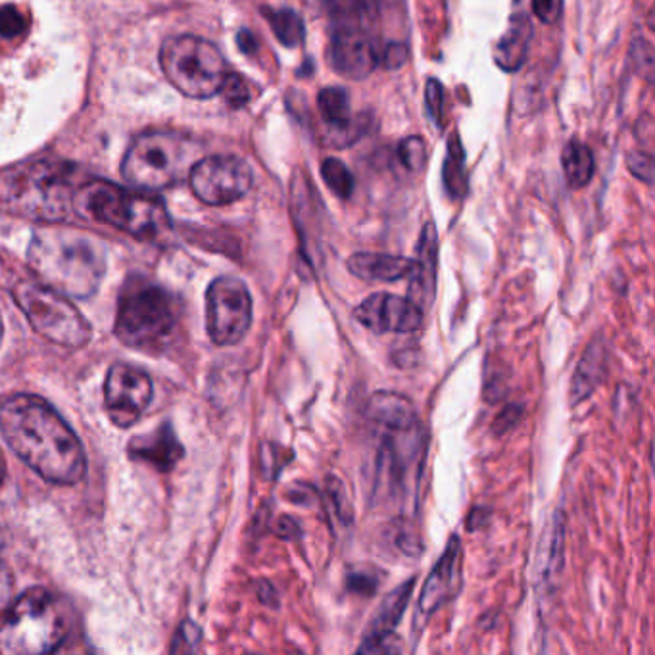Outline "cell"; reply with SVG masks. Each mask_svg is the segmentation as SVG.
Instances as JSON below:
<instances>
[{
  "mask_svg": "<svg viewBox=\"0 0 655 655\" xmlns=\"http://www.w3.org/2000/svg\"><path fill=\"white\" fill-rule=\"evenodd\" d=\"M444 189L452 201H460L468 193V172H465V152L458 135H452L448 141L447 162L442 172Z\"/></svg>",
  "mask_w": 655,
  "mask_h": 655,
  "instance_id": "obj_27",
  "label": "cell"
},
{
  "mask_svg": "<svg viewBox=\"0 0 655 655\" xmlns=\"http://www.w3.org/2000/svg\"><path fill=\"white\" fill-rule=\"evenodd\" d=\"M4 475H7V465H4V458L0 454V484L4 481Z\"/></svg>",
  "mask_w": 655,
  "mask_h": 655,
  "instance_id": "obj_44",
  "label": "cell"
},
{
  "mask_svg": "<svg viewBox=\"0 0 655 655\" xmlns=\"http://www.w3.org/2000/svg\"><path fill=\"white\" fill-rule=\"evenodd\" d=\"M533 12L543 23H556L563 14V0H533Z\"/></svg>",
  "mask_w": 655,
  "mask_h": 655,
  "instance_id": "obj_39",
  "label": "cell"
},
{
  "mask_svg": "<svg viewBox=\"0 0 655 655\" xmlns=\"http://www.w3.org/2000/svg\"><path fill=\"white\" fill-rule=\"evenodd\" d=\"M129 455L165 473L181 462V458L185 455V448L181 447L172 425L164 423L154 431L135 437L129 444Z\"/></svg>",
  "mask_w": 655,
  "mask_h": 655,
  "instance_id": "obj_18",
  "label": "cell"
},
{
  "mask_svg": "<svg viewBox=\"0 0 655 655\" xmlns=\"http://www.w3.org/2000/svg\"><path fill=\"white\" fill-rule=\"evenodd\" d=\"M66 636V611L51 590L23 592L0 618L2 655L49 654L58 649Z\"/></svg>",
  "mask_w": 655,
  "mask_h": 655,
  "instance_id": "obj_4",
  "label": "cell"
},
{
  "mask_svg": "<svg viewBox=\"0 0 655 655\" xmlns=\"http://www.w3.org/2000/svg\"><path fill=\"white\" fill-rule=\"evenodd\" d=\"M28 18L18 8L8 4L0 8V35L7 39H14L28 30Z\"/></svg>",
  "mask_w": 655,
  "mask_h": 655,
  "instance_id": "obj_32",
  "label": "cell"
},
{
  "mask_svg": "<svg viewBox=\"0 0 655 655\" xmlns=\"http://www.w3.org/2000/svg\"><path fill=\"white\" fill-rule=\"evenodd\" d=\"M0 432L18 458L53 484H75L87 470L82 442L51 404L33 395L0 406Z\"/></svg>",
  "mask_w": 655,
  "mask_h": 655,
  "instance_id": "obj_1",
  "label": "cell"
},
{
  "mask_svg": "<svg viewBox=\"0 0 655 655\" xmlns=\"http://www.w3.org/2000/svg\"><path fill=\"white\" fill-rule=\"evenodd\" d=\"M410 58V49L404 41H390L379 46V64L387 69H398Z\"/></svg>",
  "mask_w": 655,
  "mask_h": 655,
  "instance_id": "obj_33",
  "label": "cell"
},
{
  "mask_svg": "<svg viewBox=\"0 0 655 655\" xmlns=\"http://www.w3.org/2000/svg\"><path fill=\"white\" fill-rule=\"evenodd\" d=\"M191 189L204 204L225 206L245 196L253 186V170L243 158H198L189 173Z\"/></svg>",
  "mask_w": 655,
  "mask_h": 655,
  "instance_id": "obj_12",
  "label": "cell"
},
{
  "mask_svg": "<svg viewBox=\"0 0 655 655\" xmlns=\"http://www.w3.org/2000/svg\"><path fill=\"white\" fill-rule=\"evenodd\" d=\"M362 20L333 22L329 41V62L336 74L359 82L379 66V41Z\"/></svg>",
  "mask_w": 655,
  "mask_h": 655,
  "instance_id": "obj_13",
  "label": "cell"
},
{
  "mask_svg": "<svg viewBox=\"0 0 655 655\" xmlns=\"http://www.w3.org/2000/svg\"><path fill=\"white\" fill-rule=\"evenodd\" d=\"M318 108L321 118L335 131V139H341L344 144L356 141L357 135L352 133L354 129L359 131V126L354 124L351 114V97L343 87H325L318 95Z\"/></svg>",
  "mask_w": 655,
  "mask_h": 655,
  "instance_id": "obj_23",
  "label": "cell"
},
{
  "mask_svg": "<svg viewBox=\"0 0 655 655\" xmlns=\"http://www.w3.org/2000/svg\"><path fill=\"white\" fill-rule=\"evenodd\" d=\"M365 416L377 427H414L421 423L410 398L398 393H375L367 402Z\"/></svg>",
  "mask_w": 655,
  "mask_h": 655,
  "instance_id": "obj_22",
  "label": "cell"
},
{
  "mask_svg": "<svg viewBox=\"0 0 655 655\" xmlns=\"http://www.w3.org/2000/svg\"><path fill=\"white\" fill-rule=\"evenodd\" d=\"M522 406H517V404L507 406L506 410L500 411L498 417L494 419V432H496V434H504V432L509 431V429H514L517 421L522 419Z\"/></svg>",
  "mask_w": 655,
  "mask_h": 655,
  "instance_id": "obj_41",
  "label": "cell"
},
{
  "mask_svg": "<svg viewBox=\"0 0 655 655\" xmlns=\"http://www.w3.org/2000/svg\"><path fill=\"white\" fill-rule=\"evenodd\" d=\"M437 269H439V235L434 224H427L419 237L417 258L410 273V300L425 313L431 308L437 294Z\"/></svg>",
  "mask_w": 655,
  "mask_h": 655,
  "instance_id": "obj_17",
  "label": "cell"
},
{
  "mask_svg": "<svg viewBox=\"0 0 655 655\" xmlns=\"http://www.w3.org/2000/svg\"><path fill=\"white\" fill-rule=\"evenodd\" d=\"M18 308L30 320L39 335L69 351L83 348L90 341L89 321L66 294L43 283H22L14 289Z\"/></svg>",
  "mask_w": 655,
  "mask_h": 655,
  "instance_id": "obj_10",
  "label": "cell"
},
{
  "mask_svg": "<svg viewBox=\"0 0 655 655\" xmlns=\"http://www.w3.org/2000/svg\"><path fill=\"white\" fill-rule=\"evenodd\" d=\"M253 325V297L240 279L217 277L206 292V329L217 346H233Z\"/></svg>",
  "mask_w": 655,
  "mask_h": 655,
  "instance_id": "obj_11",
  "label": "cell"
},
{
  "mask_svg": "<svg viewBox=\"0 0 655 655\" xmlns=\"http://www.w3.org/2000/svg\"><path fill=\"white\" fill-rule=\"evenodd\" d=\"M356 320L373 333H416L423 328L425 312L410 298L375 292L354 310Z\"/></svg>",
  "mask_w": 655,
  "mask_h": 655,
  "instance_id": "obj_15",
  "label": "cell"
},
{
  "mask_svg": "<svg viewBox=\"0 0 655 655\" xmlns=\"http://www.w3.org/2000/svg\"><path fill=\"white\" fill-rule=\"evenodd\" d=\"M72 204L93 222L112 225L137 238H157L170 227L164 202L108 181H93L82 186Z\"/></svg>",
  "mask_w": 655,
  "mask_h": 655,
  "instance_id": "obj_3",
  "label": "cell"
},
{
  "mask_svg": "<svg viewBox=\"0 0 655 655\" xmlns=\"http://www.w3.org/2000/svg\"><path fill=\"white\" fill-rule=\"evenodd\" d=\"M152 400V380L133 365L116 364L106 375L105 404L114 425L121 429L141 419Z\"/></svg>",
  "mask_w": 655,
  "mask_h": 655,
  "instance_id": "obj_14",
  "label": "cell"
},
{
  "mask_svg": "<svg viewBox=\"0 0 655 655\" xmlns=\"http://www.w3.org/2000/svg\"><path fill=\"white\" fill-rule=\"evenodd\" d=\"M266 14H268L269 25L281 45L287 49H297L304 43V20L298 12L291 8H281V10H266Z\"/></svg>",
  "mask_w": 655,
  "mask_h": 655,
  "instance_id": "obj_28",
  "label": "cell"
},
{
  "mask_svg": "<svg viewBox=\"0 0 655 655\" xmlns=\"http://www.w3.org/2000/svg\"><path fill=\"white\" fill-rule=\"evenodd\" d=\"M12 589H14L12 571H10L7 561L2 559V551H0V618L4 615V611H7L8 605H10V600H12Z\"/></svg>",
  "mask_w": 655,
  "mask_h": 655,
  "instance_id": "obj_40",
  "label": "cell"
},
{
  "mask_svg": "<svg viewBox=\"0 0 655 655\" xmlns=\"http://www.w3.org/2000/svg\"><path fill=\"white\" fill-rule=\"evenodd\" d=\"M269 454L261 455V462H264V471L268 473L269 479L281 471L284 463H289L292 460V452H287L284 448L276 447V444H268Z\"/></svg>",
  "mask_w": 655,
  "mask_h": 655,
  "instance_id": "obj_38",
  "label": "cell"
},
{
  "mask_svg": "<svg viewBox=\"0 0 655 655\" xmlns=\"http://www.w3.org/2000/svg\"><path fill=\"white\" fill-rule=\"evenodd\" d=\"M237 43L240 46V51L245 54L256 53V49H258V43H256V39H254L250 31H238Z\"/></svg>",
  "mask_w": 655,
  "mask_h": 655,
  "instance_id": "obj_43",
  "label": "cell"
},
{
  "mask_svg": "<svg viewBox=\"0 0 655 655\" xmlns=\"http://www.w3.org/2000/svg\"><path fill=\"white\" fill-rule=\"evenodd\" d=\"M398 157L410 172H421L427 164V147L421 137H408L398 147Z\"/></svg>",
  "mask_w": 655,
  "mask_h": 655,
  "instance_id": "obj_31",
  "label": "cell"
},
{
  "mask_svg": "<svg viewBox=\"0 0 655 655\" xmlns=\"http://www.w3.org/2000/svg\"><path fill=\"white\" fill-rule=\"evenodd\" d=\"M168 82L189 98H212L229 75L227 60L214 43L194 35L168 39L160 51Z\"/></svg>",
  "mask_w": 655,
  "mask_h": 655,
  "instance_id": "obj_9",
  "label": "cell"
},
{
  "mask_svg": "<svg viewBox=\"0 0 655 655\" xmlns=\"http://www.w3.org/2000/svg\"><path fill=\"white\" fill-rule=\"evenodd\" d=\"M566 519L561 517V512L551 517L550 527L546 529L543 543V556L538 558V581L550 582L563 567L566 558Z\"/></svg>",
  "mask_w": 655,
  "mask_h": 655,
  "instance_id": "obj_24",
  "label": "cell"
},
{
  "mask_svg": "<svg viewBox=\"0 0 655 655\" xmlns=\"http://www.w3.org/2000/svg\"><path fill=\"white\" fill-rule=\"evenodd\" d=\"M219 93H224L225 100L229 103L233 108H240L250 100V90L246 85L245 79L237 74H229L225 77L224 87Z\"/></svg>",
  "mask_w": 655,
  "mask_h": 655,
  "instance_id": "obj_34",
  "label": "cell"
},
{
  "mask_svg": "<svg viewBox=\"0 0 655 655\" xmlns=\"http://www.w3.org/2000/svg\"><path fill=\"white\" fill-rule=\"evenodd\" d=\"M41 283L72 298H89L106 273V248L100 238L72 227H43L28 253Z\"/></svg>",
  "mask_w": 655,
  "mask_h": 655,
  "instance_id": "obj_2",
  "label": "cell"
},
{
  "mask_svg": "<svg viewBox=\"0 0 655 655\" xmlns=\"http://www.w3.org/2000/svg\"><path fill=\"white\" fill-rule=\"evenodd\" d=\"M346 266L357 279L379 283H395L414 271V260L393 254L357 253L348 258Z\"/></svg>",
  "mask_w": 655,
  "mask_h": 655,
  "instance_id": "obj_19",
  "label": "cell"
},
{
  "mask_svg": "<svg viewBox=\"0 0 655 655\" xmlns=\"http://www.w3.org/2000/svg\"><path fill=\"white\" fill-rule=\"evenodd\" d=\"M379 582V575L372 573V571H357L348 577L346 587L356 594L373 595L377 592Z\"/></svg>",
  "mask_w": 655,
  "mask_h": 655,
  "instance_id": "obj_36",
  "label": "cell"
},
{
  "mask_svg": "<svg viewBox=\"0 0 655 655\" xmlns=\"http://www.w3.org/2000/svg\"><path fill=\"white\" fill-rule=\"evenodd\" d=\"M414 587H416V579L411 577L408 581H404L400 587H396L393 592L385 595V600L380 602L379 611L375 613L372 619V625L367 633H387V631H395L396 625L400 623V619L406 613V608L410 603L411 594H414Z\"/></svg>",
  "mask_w": 655,
  "mask_h": 655,
  "instance_id": "obj_25",
  "label": "cell"
},
{
  "mask_svg": "<svg viewBox=\"0 0 655 655\" xmlns=\"http://www.w3.org/2000/svg\"><path fill=\"white\" fill-rule=\"evenodd\" d=\"M321 178L331 193L336 194L341 201H348L354 193V175L339 158H328L321 164Z\"/></svg>",
  "mask_w": 655,
  "mask_h": 655,
  "instance_id": "obj_29",
  "label": "cell"
},
{
  "mask_svg": "<svg viewBox=\"0 0 655 655\" xmlns=\"http://www.w3.org/2000/svg\"><path fill=\"white\" fill-rule=\"evenodd\" d=\"M2 335H4V325H2V315H0V343H2Z\"/></svg>",
  "mask_w": 655,
  "mask_h": 655,
  "instance_id": "obj_45",
  "label": "cell"
},
{
  "mask_svg": "<svg viewBox=\"0 0 655 655\" xmlns=\"http://www.w3.org/2000/svg\"><path fill=\"white\" fill-rule=\"evenodd\" d=\"M74 202L66 172L35 164L0 179V208L39 222H60Z\"/></svg>",
  "mask_w": 655,
  "mask_h": 655,
  "instance_id": "obj_8",
  "label": "cell"
},
{
  "mask_svg": "<svg viewBox=\"0 0 655 655\" xmlns=\"http://www.w3.org/2000/svg\"><path fill=\"white\" fill-rule=\"evenodd\" d=\"M462 587V540L460 536H452L448 540L447 550L440 556L437 566L425 579L417 610L423 619L434 615L440 608H444L450 600H454Z\"/></svg>",
  "mask_w": 655,
  "mask_h": 655,
  "instance_id": "obj_16",
  "label": "cell"
},
{
  "mask_svg": "<svg viewBox=\"0 0 655 655\" xmlns=\"http://www.w3.org/2000/svg\"><path fill=\"white\" fill-rule=\"evenodd\" d=\"M605 377H608V348L602 343V339H595L589 344V348L584 351L581 362L575 369L571 390H569L571 406L589 400Z\"/></svg>",
  "mask_w": 655,
  "mask_h": 655,
  "instance_id": "obj_20",
  "label": "cell"
},
{
  "mask_svg": "<svg viewBox=\"0 0 655 655\" xmlns=\"http://www.w3.org/2000/svg\"><path fill=\"white\" fill-rule=\"evenodd\" d=\"M178 321L172 292L142 277L129 279L118 300L116 336L131 348H154L170 336Z\"/></svg>",
  "mask_w": 655,
  "mask_h": 655,
  "instance_id": "obj_5",
  "label": "cell"
},
{
  "mask_svg": "<svg viewBox=\"0 0 655 655\" xmlns=\"http://www.w3.org/2000/svg\"><path fill=\"white\" fill-rule=\"evenodd\" d=\"M357 652L359 654H396V652H402V641L396 636L395 631L367 633Z\"/></svg>",
  "mask_w": 655,
  "mask_h": 655,
  "instance_id": "obj_30",
  "label": "cell"
},
{
  "mask_svg": "<svg viewBox=\"0 0 655 655\" xmlns=\"http://www.w3.org/2000/svg\"><path fill=\"white\" fill-rule=\"evenodd\" d=\"M561 165H563L566 181L571 189H582V186L589 185L592 178H594V154L579 139H573L563 147V150H561Z\"/></svg>",
  "mask_w": 655,
  "mask_h": 655,
  "instance_id": "obj_26",
  "label": "cell"
},
{
  "mask_svg": "<svg viewBox=\"0 0 655 655\" xmlns=\"http://www.w3.org/2000/svg\"><path fill=\"white\" fill-rule=\"evenodd\" d=\"M629 170L633 173L634 178L641 179L644 183L652 185L654 181V160L644 152H633L629 160H626Z\"/></svg>",
  "mask_w": 655,
  "mask_h": 655,
  "instance_id": "obj_37",
  "label": "cell"
},
{
  "mask_svg": "<svg viewBox=\"0 0 655 655\" xmlns=\"http://www.w3.org/2000/svg\"><path fill=\"white\" fill-rule=\"evenodd\" d=\"M198 147L185 135L173 131H150L127 150L121 172L124 178L144 191H160L175 185L191 173L198 160Z\"/></svg>",
  "mask_w": 655,
  "mask_h": 655,
  "instance_id": "obj_6",
  "label": "cell"
},
{
  "mask_svg": "<svg viewBox=\"0 0 655 655\" xmlns=\"http://www.w3.org/2000/svg\"><path fill=\"white\" fill-rule=\"evenodd\" d=\"M276 535L281 536L284 540H292V538H298L300 536V527H298V523L289 517V515H283L276 525Z\"/></svg>",
  "mask_w": 655,
  "mask_h": 655,
  "instance_id": "obj_42",
  "label": "cell"
},
{
  "mask_svg": "<svg viewBox=\"0 0 655 655\" xmlns=\"http://www.w3.org/2000/svg\"><path fill=\"white\" fill-rule=\"evenodd\" d=\"M442 103H444V87L437 79H429L425 87V108L429 118L439 126L442 119Z\"/></svg>",
  "mask_w": 655,
  "mask_h": 655,
  "instance_id": "obj_35",
  "label": "cell"
},
{
  "mask_svg": "<svg viewBox=\"0 0 655 655\" xmlns=\"http://www.w3.org/2000/svg\"><path fill=\"white\" fill-rule=\"evenodd\" d=\"M377 427V425H375ZM379 444L375 455V492L387 494L398 504L416 500L423 475L425 431L423 425L414 427H377Z\"/></svg>",
  "mask_w": 655,
  "mask_h": 655,
  "instance_id": "obj_7",
  "label": "cell"
},
{
  "mask_svg": "<svg viewBox=\"0 0 655 655\" xmlns=\"http://www.w3.org/2000/svg\"><path fill=\"white\" fill-rule=\"evenodd\" d=\"M533 33L535 30L527 14L512 15L504 37L500 39L494 49L496 66L504 72H517L529 56Z\"/></svg>",
  "mask_w": 655,
  "mask_h": 655,
  "instance_id": "obj_21",
  "label": "cell"
}]
</instances>
